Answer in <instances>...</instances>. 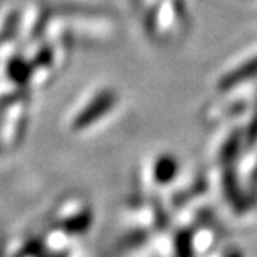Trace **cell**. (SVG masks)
Listing matches in <instances>:
<instances>
[{"instance_id":"obj_2","label":"cell","mask_w":257,"mask_h":257,"mask_svg":"<svg viewBox=\"0 0 257 257\" xmlns=\"http://www.w3.org/2000/svg\"><path fill=\"white\" fill-rule=\"evenodd\" d=\"M226 257H242V255H240V252H231V254L226 255Z\"/></svg>"},{"instance_id":"obj_1","label":"cell","mask_w":257,"mask_h":257,"mask_svg":"<svg viewBox=\"0 0 257 257\" xmlns=\"http://www.w3.org/2000/svg\"><path fill=\"white\" fill-rule=\"evenodd\" d=\"M115 95L108 88H95L87 91L85 95L73 104L70 112L65 115V128L73 134L88 132L91 125H96L102 118V113H107L110 107L115 104Z\"/></svg>"}]
</instances>
